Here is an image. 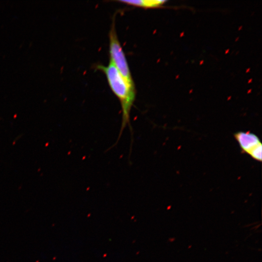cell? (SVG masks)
<instances>
[{
    "label": "cell",
    "instance_id": "277c9868",
    "mask_svg": "<svg viewBox=\"0 0 262 262\" xmlns=\"http://www.w3.org/2000/svg\"><path fill=\"white\" fill-rule=\"evenodd\" d=\"M127 5L144 8H155L164 5L166 0H119L117 1Z\"/></svg>",
    "mask_w": 262,
    "mask_h": 262
},
{
    "label": "cell",
    "instance_id": "6da1fadb",
    "mask_svg": "<svg viewBox=\"0 0 262 262\" xmlns=\"http://www.w3.org/2000/svg\"><path fill=\"white\" fill-rule=\"evenodd\" d=\"M105 73L111 90L118 98L122 109V122L119 139L126 127H131L130 114L135 98L134 87L130 85L111 61L107 66H98Z\"/></svg>",
    "mask_w": 262,
    "mask_h": 262
},
{
    "label": "cell",
    "instance_id": "3957f363",
    "mask_svg": "<svg viewBox=\"0 0 262 262\" xmlns=\"http://www.w3.org/2000/svg\"><path fill=\"white\" fill-rule=\"evenodd\" d=\"M234 137L242 151L247 154L261 143L259 137L250 132L239 131L234 134Z\"/></svg>",
    "mask_w": 262,
    "mask_h": 262
},
{
    "label": "cell",
    "instance_id": "5b68a950",
    "mask_svg": "<svg viewBox=\"0 0 262 262\" xmlns=\"http://www.w3.org/2000/svg\"><path fill=\"white\" fill-rule=\"evenodd\" d=\"M262 146L261 143L253 148L249 152L248 154L254 159L261 162L262 161Z\"/></svg>",
    "mask_w": 262,
    "mask_h": 262
},
{
    "label": "cell",
    "instance_id": "7a4b0ae2",
    "mask_svg": "<svg viewBox=\"0 0 262 262\" xmlns=\"http://www.w3.org/2000/svg\"><path fill=\"white\" fill-rule=\"evenodd\" d=\"M109 39L110 61L128 83L131 86L134 87L129 65L125 53L117 38L114 24L112 25L110 32Z\"/></svg>",
    "mask_w": 262,
    "mask_h": 262
}]
</instances>
